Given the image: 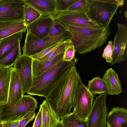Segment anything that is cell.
Here are the masks:
<instances>
[{
	"label": "cell",
	"instance_id": "obj_32",
	"mask_svg": "<svg viewBox=\"0 0 127 127\" xmlns=\"http://www.w3.org/2000/svg\"><path fill=\"white\" fill-rule=\"evenodd\" d=\"M113 50V42L109 41L108 44L104 50L102 55V57L104 58L106 61L110 63L112 60Z\"/></svg>",
	"mask_w": 127,
	"mask_h": 127
},
{
	"label": "cell",
	"instance_id": "obj_23",
	"mask_svg": "<svg viewBox=\"0 0 127 127\" xmlns=\"http://www.w3.org/2000/svg\"><path fill=\"white\" fill-rule=\"evenodd\" d=\"M23 33L19 32L0 40V58L7 54L17 42L22 40Z\"/></svg>",
	"mask_w": 127,
	"mask_h": 127
},
{
	"label": "cell",
	"instance_id": "obj_2",
	"mask_svg": "<svg viewBox=\"0 0 127 127\" xmlns=\"http://www.w3.org/2000/svg\"><path fill=\"white\" fill-rule=\"evenodd\" d=\"M61 24L71 34V44L79 54L84 55L101 47L106 43L111 32L109 26L80 27Z\"/></svg>",
	"mask_w": 127,
	"mask_h": 127
},
{
	"label": "cell",
	"instance_id": "obj_28",
	"mask_svg": "<svg viewBox=\"0 0 127 127\" xmlns=\"http://www.w3.org/2000/svg\"><path fill=\"white\" fill-rule=\"evenodd\" d=\"M91 0H77L73 4L64 11L86 13L89 9Z\"/></svg>",
	"mask_w": 127,
	"mask_h": 127
},
{
	"label": "cell",
	"instance_id": "obj_4",
	"mask_svg": "<svg viewBox=\"0 0 127 127\" xmlns=\"http://www.w3.org/2000/svg\"><path fill=\"white\" fill-rule=\"evenodd\" d=\"M119 7L116 0H91L86 14L98 25L108 26Z\"/></svg>",
	"mask_w": 127,
	"mask_h": 127
},
{
	"label": "cell",
	"instance_id": "obj_38",
	"mask_svg": "<svg viewBox=\"0 0 127 127\" xmlns=\"http://www.w3.org/2000/svg\"><path fill=\"white\" fill-rule=\"evenodd\" d=\"M5 104H0V122L1 120V113Z\"/></svg>",
	"mask_w": 127,
	"mask_h": 127
},
{
	"label": "cell",
	"instance_id": "obj_16",
	"mask_svg": "<svg viewBox=\"0 0 127 127\" xmlns=\"http://www.w3.org/2000/svg\"><path fill=\"white\" fill-rule=\"evenodd\" d=\"M107 117V127H127V110L125 108H112Z\"/></svg>",
	"mask_w": 127,
	"mask_h": 127
},
{
	"label": "cell",
	"instance_id": "obj_18",
	"mask_svg": "<svg viewBox=\"0 0 127 127\" xmlns=\"http://www.w3.org/2000/svg\"><path fill=\"white\" fill-rule=\"evenodd\" d=\"M102 79L108 94L114 95H119L122 93L121 82L118 74L112 68H109L105 71Z\"/></svg>",
	"mask_w": 127,
	"mask_h": 127
},
{
	"label": "cell",
	"instance_id": "obj_9",
	"mask_svg": "<svg viewBox=\"0 0 127 127\" xmlns=\"http://www.w3.org/2000/svg\"><path fill=\"white\" fill-rule=\"evenodd\" d=\"M117 30L113 42V50L110 65L120 63L126 59L127 55V27L117 23Z\"/></svg>",
	"mask_w": 127,
	"mask_h": 127
},
{
	"label": "cell",
	"instance_id": "obj_41",
	"mask_svg": "<svg viewBox=\"0 0 127 127\" xmlns=\"http://www.w3.org/2000/svg\"><path fill=\"white\" fill-rule=\"evenodd\" d=\"M0 127H2V124L1 123H0Z\"/></svg>",
	"mask_w": 127,
	"mask_h": 127
},
{
	"label": "cell",
	"instance_id": "obj_13",
	"mask_svg": "<svg viewBox=\"0 0 127 127\" xmlns=\"http://www.w3.org/2000/svg\"><path fill=\"white\" fill-rule=\"evenodd\" d=\"M55 20L52 15H42L27 27V32L41 38L48 36Z\"/></svg>",
	"mask_w": 127,
	"mask_h": 127
},
{
	"label": "cell",
	"instance_id": "obj_24",
	"mask_svg": "<svg viewBox=\"0 0 127 127\" xmlns=\"http://www.w3.org/2000/svg\"><path fill=\"white\" fill-rule=\"evenodd\" d=\"M63 127H87V121L80 118L74 111L61 118Z\"/></svg>",
	"mask_w": 127,
	"mask_h": 127
},
{
	"label": "cell",
	"instance_id": "obj_31",
	"mask_svg": "<svg viewBox=\"0 0 127 127\" xmlns=\"http://www.w3.org/2000/svg\"><path fill=\"white\" fill-rule=\"evenodd\" d=\"M63 41L52 45L42 51L39 53L32 56L31 57L33 60H38L40 59L47 56L49 54L60 44Z\"/></svg>",
	"mask_w": 127,
	"mask_h": 127
},
{
	"label": "cell",
	"instance_id": "obj_20",
	"mask_svg": "<svg viewBox=\"0 0 127 127\" xmlns=\"http://www.w3.org/2000/svg\"><path fill=\"white\" fill-rule=\"evenodd\" d=\"M27 29L24 22L0 23V40L19 32L24 33Z\"/></svg>",
	"mask_w": 127,
	"mask_h": 127
},
{
	"label": "cell",
	"instance_id": "obj_30",
	"mask_svg": "<svg viewBox=\"0 0 127 127\" xmlns=\"http://www.w3.org/2000/svg\"><path fill=\"white\" fill-rule=\"evenodd\" d=\"M77 0H56L55 12L65 10Z\"/></svg>",
	"mask_w": 127,
	"mask_h": 127
},
{
	"label": "cell",
	"instance_id": "obj_22",
	"mask_svg": "<svg viewBox=\"0 0 127 127\" xmlns=\"http://www.w3.org/2000/svg\"><path fill=\"white\" fill-rule=\"evenodd\" d=\"M10 77L9 68L1 69L0 75V104H6Z\"/></svg>",
	"mask_w": 127,
	"mask_h": 127
},
{
	"label": "cell",
	"instance_id": "obj_21",
	"mask_svg": "<svg viewBox=\"0 0 127 127\" xmlns=\"http://www.w3.org/2000/svg\"><path fill=\"white\" fill-rule=\"evenodd\" d=\"M42 15H52L56 11V0H23Z\"/></svg>",
	"mask_w": 127,
	"mask_h": 127
},
{
	"label": "cell",
	"instance_id": "obj_1",
	"mask_svg": "<svg viewBox=\"0 0 127 127\" xmlns=\"http://www.w3.org/2000/svg\"><path fill=\"white\" fill-rule=\"evenodd\" d=\"M82 82L75 66L66 72L45 97L60 119L71 113L79 88Z\"/></svg>",
	"mask_w": 127,
	"mask_h": 127
},
{
	"label": "cell",
	"instance_id": "obj_33",
	"mask_svg": "<svg viewBox=\"0 0 127 127\" xmlns=\"http://www.w3.org/2000/svg\"><path fill=\"white\" fill-rule=\"evenodd\" d=\"M75 52L74 46L71 44L66 49L64 53L63 60L66 61H70L75 56Z\"/></svg>",
	"mask_w": 127,
	"mask_h": 127
},
{
	"label": "cell",
	"instance_id": "obj_40",
	"mask_svg": "<svg viewBox=\"0 0 127 127\" xmlns=\"http://www.w3.org/2000/svg\"><path fill=\"white\" fill-rule=\"evenodd\" d=\"M124 15L125 17L127 18V11L126 10L124 13Z\"/></svg>",
	"mask_w": 127,
	"mask_h": 127
},
{
	"label": "cell",
	"instance_id": "obj_15",
	"mask_svg": "<svg viewBox=\"0 0 127 127\" xmlns=\"http://www.w3.org/2000/svg\"><path fill=\"white\" fill-rule=\"evenodd\" d=\"M64 52L57 56L51 60L40 61L33 60L32 64L33 81L39 79L45 73L63 59Z\"/></svg>",
	"mask_w": 127,
	"mask_h": 127
},
{
	"label": "cell",
	"instance_id": "obj_26",
	"mask_svg": "<svg viewBox=\"0 0 127 127\" xmlns=\"http://www.w3.org/2000/svg\"><path fill=\"white\" fill-rule=\"evenodd\" d=\"M42 15V14L35 9L25 3L24 13V23L27 27Z\"/></svg>",
	"mask_w": 127,
	"mask_h": 127
},
{
	"label": "cell",
	"instance_id": "obj_43",
	"mask_svg": "<svg viewBox=\"0 0 127 127\" xmlns=\"http://www.w3.org/2000/svg\"><path fill=\"white\" fill-rule=\"evenodd\" d=\"M1 0H0V1H1Z\"/></svg>",
	"mask_w": 127,
	"mask_h": 127
},
{
	"label": "cell",
	"instance_id": "obj_3",
	"mask_svg": "<svg viewBox=\"0 0 127 127\" xmlns=\"http://www.w3.org/2000/svg\"><path fill=\"white\" fill-rule=\"evenodd\" d=\"M75 56L70 61L63 59L60 61L38 80L33 81L27 94L45 97L62 76L72 67L75 66L78 61Z\"/></svg>",
	"mask_w": 127,
	"mask_h": 127
},
{
	"label": "cell",
	"instance_id": "obj_27",
	"mask_svg": "<svg viewBox=\"0 0 127 127\" xmlns=\"http://www.w3.org/2000/svg\"><path fill=\"white\" fill-rule=\"evenodd\" d=\"M70 38H67L62 42L47 56L40 59L38 61H44L51 60L57 56L64 52L68 47L71 45Z\"/></svg>",
	"mask_w": 127,
	"mask_h": 127
},
{
	"label": "cell",
	"instance_id": "obj_35",
	"mask_svg": "<svg viewBox=\"0 0 127 127\" xmlns=\"http://www.w3.org/2000/svg\"><path fill=\"white\" fill-rule=\"evenodd\" d=\"M19 120L16 121H0L2 124V127H18Z\"/></svg>",
	"mask_w": 127,
	"mask_h": 127
},
{
	"label": "cell",
	"instance_id": "obj_19",
	"mask_svg": "<svg viewBox=\"0 0 127 127\" xmlns=\"http://www.w3.org/2000/svg\"><path fill=\"white\" fill-rule=\"evenodd\" d=\"M21 40L17 42L7 54L0 58V69L9 68L12 67L22 56Z\"/></svg>",
	"mask_w": 127,
	"mask_h": 127
},
{
	"label": "cell",
	"instance_id": "obj_29",
	"mask_svg": "<svg viewBox=\"0 0 127 127\" xmlns=\"http://www.w3.org/2000/svg\"><path fill=\"white\" fill-rule=\"evenodd\" d=\"M68 30L62 24L55 20L48 36L54 37L61 35Z\"/></svg>",
	"mask_w": 127,
	"mask_h": 127
},
{
	"label": "cell",
	"instance_id": "obj_10",
	"mask_svg": "<svg viewBox=\"0 0 127 127\" xmlns=\"http://www.w3.org/2000/svg\"><path fill=\"white\" fill-rule=\"evenodd\" d=\"M52 15L55 20L62 24L80 27L98 25L90 19L85 12L62 11L55 12Z\"/></svg>",
	"mask_w": 127,
	"mask_h": 127
},
{
	"label": "cell",
	"instance_id": "obj_39",
	"mask_svg": "<svg viewBox=\"0 0 127 127\" xmlns=\"http://www.w3.org/2000/svg\"><path fill=\"white\" fill-rule=\"evenodd\" d=\"M56 127H63L61 121L57 124Z\"/></svg>",
	"mask_w": 127,
	"mask_h": 127
},
{
	"label": "cell",
	"instance_id": "obj_5",
	"mask_svg": "<svg viewBox=\"0 0 127 127\" xmlns=\"http://www.w3.org/2000/svg\"><path fill=\"white\" fill-rule=\"evenodd\" d=\"M72 36L71 34L68 31L58 36H48L41 38L27 32L24 44L22 48L23 55L31 57L57 43L70 38Z\"/></svg>",
	"mask_w": 127,
	"mask_h": 127
},
{
	"label": "cell",
	"instance_id": "obj_11",
	"mask_svg": "<svg viewBox=\"0 0 127 127\" xmlns=\"http://www.w3.org/2000/svg\"><path fill=\"white\" fill-rule=\"evenodd\" d=\"M94 97L82 82L76 95L73 111L82 119L87 121L92 108Z\"/></svg>",
	"mask_w": 127,
	"mask_h": 127
},
{
	"label": "cell",
	"instance_id": "obj_17",
	"mask_svg": "<svg viewBox=\"0 0 127 127\" xmlns=\"http://www.w3.org/2000/svg\"><path fill=\"white\" fill-rule=\"evenodd\" d=\"M39 110L41 114V127H56L60 122V119L46 99L40 105Z\"/></svg>",
	"mask_w": 127,
	"mask_h": 127
},
{
	"label": "cell",
	"instance_id": "obj_37",
	"mask_svg": "<svg viewBox=\"0 0 127 127\" xmlns=\"http://www.w3.org/2000/svg\"><path fill=\"white\" fill-rule=\"evenodd\" d=\"M119 5V6L122 7L124 5V0H116Z\"/></svg>",
	"mask_w": 127,
	"mask_h": 127
},
{
	"label": "cell",
	"instance_id": "obj_8",
	"mask_svg": "<svg viewBox=\"0 0 127 127\" xmlns=\"http://www.w3.org/2000/svg\"><path fill=\"white\" fill-rule=\"evenodd\" d=\"M107 92L100 94L94 100L91 110L87 118V127H106L107 109L106 100Z\"/></svg>",
	"mask_w": 127,
	"mask_h": 127
},
{
	"label": "cell",
	"instance_id": "obj_6",
	"mask_svg": "<svg viewBox=\"0 0 127 127\" xmlns=\"http://www.w3.org/2000/svg\"><path fill=\"white\" fill-rule=\"evenodd\" d=\"M37 104L36 99L31 95H24L16 104L5 105L1 113L0 121L19 120L29 113L35 112Z\"/></svg>",
	"mask_w": 127,
	"mask_h": 127
},
{
	"label": "cell",
	"instance_id": "obj_12",
	"mask_svg": "<svg viewBox=\"0 0 127 127\" xmlns=\"http://www.w3.org/2000/svg\"><path fill=\"white\" fill-rule=\"evenodd\" d=\"M33 60L31 57L22 55L13 66L19 74L24 95L30 90L33 82L32 71Z\"/></svg>",
	"mask_w": 127,
	"mask_h": 127
},
{
	"label": "cell",
	"instance_id": "obj_34",
	"mask_svg": "<svg viewBox=\"0 0 127 127\" xmlns=\"http://www.w3.org/2000/svg\"><path fill=\"white\" fill-rule=\"evenodd\" d=\"M35 112H30L21 119L18 127H24L30 121H32L35 118Z\"/></svg>",
	"mask_w": 127,
	"mask_h": 127
},
{
	"label": "cell",
	"instance_id": "obj_25",
	"mask_svg": "<svg viewBox=\"0 0 127 127\" xmlns=\"http://www.w3.org/2000/svg\"><path fill=\"white\" fill-rule=\"evenodd\" d=\"M87 87L93 95L107 92V89L102 79L99 76L95 77L89 81Z\"/></svg>",
	"mask_w": 127,
	"mask_h": 127
},
{
	"label": "cell",
	"instance_id": "obj_14",
	"mask_svg": "<svg viewBox=\"0 0 127 127\" xmlns=\"http://www.w3.org/2000/svg\"><path fill=\"white\" fill-rule=\"evenodd\" d=\"M10 77L7 105H14L22 98L23 93L21 83L17 69L14 67L9 68Z\"/></svg>",
	"mask_w": 127,
	"mask_h": 127
},
{
	"label": "cell",
	"instance_id": "obj_7",
	"mask_svg": "<svg viewBox=\"0 0 127 127\" xmlns=\"http://www.w3.org/2000/svg\"><path fill=\"white\" fill-rule=\"evenodd\" d=\"M25 4L23 0H1L0 23L24 22Z\"/></svg>",
	"mask_w": 127,
	"mask_h": 127
},
{
	"label": "cell",
	"instance_id": "obj_36",
	"mask_svg": "<svg viewBox=\"0 0 127 127\" xmlns=\"http://www.w3.org/2000/svg\"><path fill=\"white\" fill-rule=\"evenodd\" d=\"M42 116L41 113L39 110L37 115L35 117V119L32 127H41Z\"/></svg>",
	"mask_w": 127,
	"mask_h": 127
},
{
	"label": "cell",
	"instance_id": "obj_42",
	"mask_svg": "<svg viewBox=\"0 0 127 127\" xmlns=\"http://www.w3.org/2000/svg\"><path fill=\"white\" fill-rule=\"evenodd\" d=\"M1 69H0V75L1 73Z\"/></svg>",
	"mask_w": 127,
	"mask_h": 127
}]
</instances>
